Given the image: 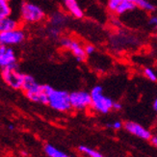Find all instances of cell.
<instances>
[{
  "label": "cell",
  "mask_w": 157,
  "mask_h": 157,
  "mask_svg": "<svg viewBox=\"0 0 157 157\" xmlns=\"http://www.w3.org/2000/svg\"><path fill=\"white\" fill-rule=\"evenodd\" d=\"M148 24L151 26H156L157 24V17L156 16H151L148 18Z\"/></svg>",
  "instance_id": "cell-23"
},
{
  "label": "cell",
  "mask_w": 157,
  "mask_h": 157,
  "mask_svg": "<svg viewBox=\"0 0 157 157\" xmlns=\"http://www.w3.org/2000/svg\"><path fill=\"white\" fill-rule=\"evenodd\" d=\"M152 108H153V110L156 112L157 111V99L155 98L154 101H153V104H152Z\"/></svg>",
  "instance_id": "cell-26"
},
{
  "label": "cell",
  "mask_w": 157,
  "mask_h": 157,
  "mask_svg": "<svg viewBox=\"0 0 157 157\" xmlns=\"http://www.w3.org/2000/svg\"><path fill=\"white\" fill-rule=\"evenodd\" d=\"M63 3L72 17L75 18H82L84 16V12L81 9L80 5L78 4L77 0H63Z\"/></svg>",
  "instance_id": "cell-12"
},
{
  "label": "cell",
  "mask_w": 157,
  "mask_h": 157,
  "mask_svg": "<svg viewBox=\"0 0 157 157\" xmlns=\"http://www.w3.org/2000/svg\"><path fill=\"white\" fill-rule=\"evenodd\" d=\"M65 19H66V17L62 15V13H56V15H54V16L52 17V19H51L52 25L57 27L58 25L64 24Z\"/></svg>",
  "instance_id": "cell-19"
},
{
  "label": "cell",
  "mask_w": 157,
  "mask_h": 157,
  "mask_svg": "<svg viewBox=\"0 0 157 157\" xmlns=\"http://www.w3.org/2000/svg\"><path fill=\"white\" fill-rule=\"evenodd\" d=\"M17 27H19L18 21L16 19L12 18L11 16L0 18V32L12 30V29L17 28Z\"/></svg>",
  "instance_id": "cell-13"
},
{
  "label": "cell",
  "mask_w": 157,
  "mask_h": 157,
  "mask_svg": "<svg viewBox=\"0 0 157 157\" xmlns=\"http://www.w3.org/2000/svg\"><path fill=\"white\" fill-rule=\"evenodd\" d=\"M12 13V8L9 4V1L0 0V18L10 17Z\"/></svg>",
  "instance_id": "cell-17"
},
{
  "label": "cell",
  "mask_w": 157,
  "mask_h": 157,
  "mask_svg": "<svg viewBox=\"0 0 157 157\" xmlns=\"http://www.w3.org/2000/svg\"><path fill=\"white\" fill-rule=\"evenodd\" d=\"M20 17L25 23H39L45 18V13L35 3L24 2L20 8Z\"/></svg>",
  "instance_id": "cell-3"
},
{
  "label": "cell",
  "mask_w": 157,
  "mask_h": 157,
  "mask_svg": "<svg viewBox=\"0 0 157 157\" xmlns=\"http://www.w3.org/2000/svg\"><path fill=\"white\" fill-rule=\"evenodd\" d=\"M1 76L7 85H9L13 89L18 90L22 88L25 74L19 72L17 67H3Z\"/></svg>",
  "instance_id": "cell-5"
},
{
  "label": "cell",
  "mask_w": 157,
  "mask_h": 157,
  "mask_svg": "<svg viewBox=\"0 0 157 157\" xmlns=\"http://www.w3.org/2000/svg\"><path fill=\"white\" fill-rule=\"evenodd\" d=\"M6 1H10V0H6Z\"/></svg>",
  "instance_id": "cell-28"
},
{
  "label": "cell",
  "mask_w": 157,
  "mask_h": 157,
  "mask_svg": "<svg viewBox=\"0 0 157 157\" xmlns=\"http://www.w3.org/2000/svg\"><path fill=\"white\" fill-rule=\"evenodd\" d=\"M78 151L81 153H83L87 156H90V157H102L103 156L99 151H95V149H94L90 147H87V146H79Z\"/></svg>",
  "instance_id": "cell-16"
},
{
  "label": "cell",
  "mask_w": 157,
  "mask_h": 157,
  "mask_svg": "<svg viewBox=\"0 0 157 157\" xmlns=\"http://www.w3.org/2000/svg\"><path fill=\"white\" fill-rule=\"evenodd\" d=\"M47 104L58 112H69L71 110L70 94L66 91L55 90L53 88L48 94Z\"/></svg>",
  "instance_id": "cell-2"
},
{
  "label": "cell",
  "mask_w": 157,
  "mask_h": 157,
  "mask_svg": "<svg viewBox=\"0 0 157 157\" xmlns=\"http://www.w3.org/2000/svg\"><path fill=\"white\" fill-rule=\"evenodd\" d=\"M26 39L25 31L19 27L12 30L0 32V45L13 46L22 44Z\"/></svg>",
  "instance_id": "cell-6"
},
{
  "label": "cell",
  "mask_w": 157,
  "mask_h": 157,
  "mask_svg": "<svg viewBox=\"0 0 157 157\" xmlns=\"http://www.w3.org/2000/svg\"><path fill=\"white\" fill-rule=\"evenodd\" d=\"M91 106L90 108L95 113L105 115L113 110L114 100L106 97L103 93V88L100 85L94 86L91 92Z\"/></svg>",
  "instance_id": "cell-1"
},
{
  "label": "cell",
  "mask_w": 157,
  "mask_h": 157,
  "mask_svg": "<svg viewBox=\"0 0 157 157\" xmlns=\"http://www.w3.org/2000/svg\"><path fill=\"white\" fill-rule=\"evenodd\" d=\"M107 7L109 11L116 15H124L136 8L131 0H108Z\"/></svg>",
  "instance_id": "cell-9"
},
{
  "label": "cell",
  "mask_w": 157,
  "mask_h": 157,
  "mask_svg": "<svg viewBox=\"0 0 157 157\" xmlns=\"http://www.w3.org/2000/svg\"><path fill=\"white\" fill-rule=\"evenodd\" d=\"M136 8H139L145 12L152 13L155 11V6L149 0H131Z\"/></svg>",
  "instance_id": "cell-14"
},
{
  "label": "cell",
  "mask_w": 157,
  "mask_h": 157,
  "mask_svg": "<svg viewBox=\"0 0 157 157\" xmlns=\"http://www.w3.org/2000/svg\"><path fill=\"white\" fill-rule=\"evenodd\" d=\"M44 152L47 156L49 157H67V155L66 152L60 151L56 147H54L52 145L47 144L44 147Z\"/></svg>",
  "instance_id": "cell-15"
},
{
  "label": "cell",
  "mask_w": 157,
  "mask_h": 157,
  "mask_svg": "<svg viewBox=\"0 0 157 157\" xmlns=\"http://www.w3.org/2000/svg\"><path fill=\"white\" fill-rule=\"evenodd\" d=\"M122 109V104L121 103V102H116L114 101V103H113V110H116V111H120Z\"/></svg>",
  "instance_id": "cell-24"
},
{
  "label": "cell",
  "mask_w": 157,
  "mask_h": 157,
  "mask_svg": "<svg viewBox=\"0 0 157 157\" xmlns=\"http://www.w3.org/2000/svg\"><path fill=\"white\" fill-rule=\"evenodd\" d=\"M144 74L147 79H148L149 81L151 82H156L157 81V74L156 71L151 69V67H146L144 70Z\"/></svg>",
  "instance_id": "cell-18"
},
{
  "label": "cell",
  "mask_w": 157,
  "mask_h": 157,
  "mask_svg": "<svg viewBox=\"0 0 157 157\" xmlns=\"http://www.w3.org/2000/svg\"><path fill=\"white\" fill-rule=\"evenodd\" d=\"M61 44L64 48L70 50L77 62H84L87 58V54L84 50V46L78 40L71 38H63L61 40Z\"/></svg>",
  "instance_id": "cell-8"
},
{
  "label": "cell",
  "mask_w": 157,
  "mask_h": 157,
  "mask_svg": "<svg viewBox=\"0 0 157 157\" xmlns=\"http://www.w3.org/2000/svg\"><path fill=\"white\" fill-rule=\"evenodd\" d=\"M0 67H17L16 52L11 46L0 45Z\"/></svg>",
  "instance_id": "cell-10"
},
{
  "label": "cell",
  "mask_w": 157,
  "mask_h": 157,
  "mask_svg": "<svg viewBox=\"0 0 157 157\" xmlns=\"http://www.w3.org/2000/svg\"><path fill=\"white\" fill-rule=\"evenodd\" d=\"M84 50L87 55H92V54H94L95 51V47L93 44H87L84 46Z\"/></svg>",
  "instance_id": "cell-21"
},
{
  "label": "cell",
  "mask_w": 157,
  "mask_h": 157,
  "mask_svg": "<svg viewBox=\"0 0 157 157\" xmlns=\"http://www.w3.org/2000/svg\"><path fill=\"white\" fill-rule=\"evenodd\" d=\"M52 90V87L49 85H40L35 82L29 89L25 92L26 98L30 101L40 104H47L48 100V94Z\"/></svg>",
  "instance_id": "cell-4"
},
{
  "label": "cell",
  "mask_w": 157,
  "mask_h": 157,
  "mask_svg": "<svg viewBox=\"0 0 157 157\" xmlns=\"http://www.w3.org/2000/svg\"><path fill=\"white\" fill-rule=\"evenodd\" d=\"M148 141L151 143V145H152L153 147H156V146H157V136H156V135H151V139H149Z\"/></svg>",
  "instance_id": "cell-25"
},
{
  "label": "cell",
  "mask_w": 157,
  "mask_h": 157,
  "mask_svg": "<svg viewBox=\"0 0 157 157\" xmlns=\"http://www.w3.org/2000/svg\"><path fill=\"white\" fill-rule=\"evenodd\" d=\"M9 128L11 129V130H13V128L15 127H13V125H9Z\"/></svg>",
  "instance_id": "cell-27"
},
{
  "label": "cell",
  "mask_w": 157,
  "mask_h": 157,
  "mask_svg": "<svg viewBox=\"0 0 157 157\" xmlns=\"http://www.w3.org/2000/svg\"><path fill=\"white\" fill-rule=\"evenodd\" d=\"M71 109L77 111H85L91 106V94L87 91H75L70 94Z\"/></svg>",
  "instance_id": "cell-7"
},
{
  "label": "cell",
  "mask_w": 157,
  "mask_h": 157,
  "mask_svg": "<svg viewBox=\"0 0 157 157\" xmlns=\"http://www.w3.org/2000/svg\"><path fill=\"white\" fill-rule=\"evenodd\" d=\"M107 126L109 128L113 129V130H120V129H121L122 127H124V124L120 121H114L111 122H108Z\"/></svg>",
  "instance_id": "cell-20"
},
{
  "label": "cell",
  "mask_w": 157,
  "mask_h": 157,
  "mask_svg": "<svg viewBox=\"0 0 157 157\" xmlns=\"http://www.w3.org/2000/svg\"><path fill=\"white\" fill-rule=\"evenodd\" d=\"M59 34H60V29L58 28V27L56 26H53L52 28L49 30V35L53 38H56L59 36Z\"/></svg>",
  "instance_id": "cell-22"
},
{
  "label": "cell",
  "mask_w": 157,
  "mask_h": 157,
  "mask_svg": "<svg viewBox=\"0 0 157 157\" xmlns=\"http://www.w3.org/2000/svg\"><path fill=\"white\" fill-rule=\"evenodd\" d=\"M124 126L128 133H130L134 135L135 137L140 138L145 141H148L152 135L148 129H147L146 127H144L140 124H138V122H135V121H126L124 124Z\"/></svg>",
  "instance_id": "cell-11"
}]
</instances>
